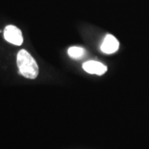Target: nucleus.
<instances>
[{
    "instance_id": "1",
    "label": "nucleus",
    "mask_w": 149,
    "mask_h": 149,
    "mask_svg": "<svg viewBox=\"0 0 149 149\" xmlns=\"http://www.w3.org/2000/svg\"><path fill=\"white\" fill-rule=\"evenodd\" d=\"M17 64L19 72L24 77L34 79L39 73V68L34 58L26 50L19 51L17 56Z\"/></svg>"
},
{
    "instance_id": "2",
    "label": "nucleus",
    "mask_w": 149,
    "mask_h": 149,
    "mask_svg": "<svg viewBox=\"0 0 149 149\" xmlns=\"http://www.w3.org/2000/svg\"><path fill=\"white\" fill-rule=\"evenodd\" d=\"M3 37L7 42L14 45L20 46L23 43L22 31L15 26H7L3 31Z\"/></svg>"
},
{
    "instance_id": "3",
    "label": "nucleus",
    "mask_w": 149,
    "mask_h": 149,
    "mask_svg": "<svg viewBox=\"0 0 149 149\" xmlns=\"http://www.w3.org/2000/svg\"><path fill=\"white\" fill-rule=\"evenodd\" d=\"M120 43L112 35H107L101 45V50L106 54L114 53L118 50Z\"/></svg>"
},
{
    "instance_id": "4",
    "label": "nucleus",
    "mask_w": 149,
    "mask_h": 149,
    "mask_svg": "<svg viewBox=\"0 0 149 149\" xmlns=\"http://www.w3.org/2000/svg\"><path fill=\"white\" fill-rule=\"evenodd\" d=\"M83 69L89 74H95L102 75L107 70V67L105 65L97 61H88L83 64Z\"/></svg>"
},
{
    "instance_id": "5",
    "label": "nucleus",
    "mask_w": 149,
    "mask_h": 149,
    "mask_svg": "<svg viewBox=\"0 0 149 149\" xmlns=\"http://www.w3.org/2000/svg\"><path fill=\"white\" fill-rule=\"evenodd\" d=\"M68 54L72 59H81L85 55V50L81 47L72 46L68 49Z\"/></svg>"
}]
</instances>
